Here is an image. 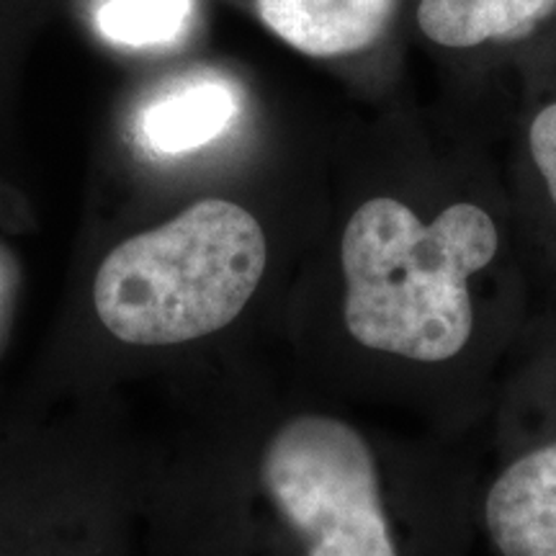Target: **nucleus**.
I'll use <instances>...</instances> for the list:
<instances>
[{"mask_svg": "<svg viewBox=\"0 0 556 556\" xmlns=\"http://www.w3.org/2000/svg\"><path fill=\"white\" fill-rule=\"evenodd\" d=\"M191 5V0H106L96 26L114 45H173L189 24Z\"/></svg>", "mask_w": 556, "mask_h": 556, "instance_id": "obj_8", "label": "nucleus"}, {"mask_svg": "<svg viewBox=\"0 0 556 556\" xmlns=\"http://www.w3.org/2000/svg\"><path fill=\"white\" fill-rule=\"evenodd\" d=\"M528 144H531L533 163L544 176L546 189L556 204V103L539 111L531 131H528Z\"/></svg>", "mask_w": 556, "mask_h": 556, "instance_id": "obj_9", "label": "nucleus"}, {"mask_svg": "<svg viewBox=\"0 0 556 556\" xmlns=\"http://www.w3.org/2000/svg\"><path fill=\"white\" fill-rule=\"evenodd\" d=\"M554 11L556 0H420L417 24L435 45L469 50L523 39Z\"/></svg>", "mask_w": 556, "mask_h": 556, "instance_id": "obj_6", "label": "nucleus"}, {"mask_svg": "<svg viewBox=\"0 0 556 556\" xmlns=\"http://www.w3.org/2000/svg\"><path fill=\"white\" fill-rule=\"evenodd\" d=\"M238 99L222 80H193L150 103L142 114L148 148L165 155L204 148L229 127Z\"/></svg>", "mask_w": 556, "mask_h": 556, "instance_id": "obj_7", "label": "nucleus"}, {"mask_svg": "<svg viewBox=\"0 0 556 556\" xmlns=\"http://www.w3.org/2000/svg\"><path fill=\"white\" fill-rule=\"evenodd\" d=\"M266 263V235L245 206L197 201L111 250L93 281L96 315L122 343H189L245 309Z\"/></svg>", "mask_w": 556, "mask_h": 556, "instance_id": "obj_2", "label": "nucleus"}, {"mask_svg": "<svg viewBox=\"0 0 556 556\" xmlns=\"http://www.w3.org/2000/svg\"><path fill=\"white\" fill-rule=\"evenodd\" d=\"M263 24L309 58L366 50L387 31L397 0H255Z\"/></svg>", "mask_w": 556, "mask_h": 556, "instance_id": "obj_5", "label": "nucleus"}, {"mask_svg": "<svg viewBox=\"0 0 556 556\" xmlns=\"http://www.w3.org/2000/svg\"><path fill=\"white\" fill-rule=\"evenodd\" d=\"M497 253V227L477 204H454L426 225L397 199H371L340 245L343 317L371 351L422 364L464 351L475 328L469 276Z\"/></svg>", "mask_w": 556, "mask_h": 556, "instance_id": "obj_1", "label": "nucleus"}, {"mask_svg": "<svg viewBox=\"0 0 556 556\" xmlns=\"http://www.w3.org/2000/svg\"><path fill=\"white\" fill-rule=\"evenodd\" d=\"M263 490L304 556H397L364 435L328 415L278 428L261 464Z\"/></svg>", "mask_w": 556, "mask_h": 556, "instance_id": "obj_3", "label": "nucleus"}, {"mask_svg": "<svg viewBox=\"0 0 556 556\" xmlns=\"http://www.w3.org/2000/svg\"><path fill=\"white\" fill-rule=\"evenodd\" d=\"M484 516L503 556H556V443L518 458L495 479Z\"/></svg>", "mask_w": 556, "mask_h": 556, "instance_id": "obj_4", "label": "nucleus"}]
</instances>
